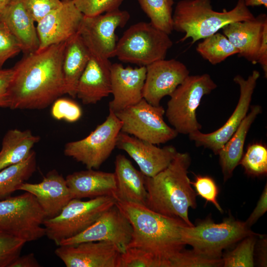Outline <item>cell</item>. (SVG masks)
Returning a JSON list of instances; mask_svg holds the SVG:
<instances>
[{
  "label": "cell",
  "instance_id": "cell-37",
  "mask_svg": "<svg viewBox=\"0 0 267 267\" xmlns=\"http://www.w3.org/2000/svg\"><path fill=\"white\" fill-rule=\"evenodd\" d=\"M82 114L80 106L75 101L68 98H57L53 102L51 108V115L54 119L69 123L78 121Z\"/></svg>",
  "mask_w": 267,
  "mask_h": 267
},
{
  "label": "cell",
  "instance_id": "cell-10",
  "mask_svg": "<svg viewBox=\"0 0 267 267\" xmlns=\"http://www.w3.org/2000/svg\"><path fill=\"white\" fill-rule=\"evenodd\" d=\"M165 112L162 106L153 105L142 98L115 113L122 122L121 132L157 145L165 143L178 135L164 121Z\"/></svg>",
  "mask_w": 267,
  "mask_h": 267
},
{
  "label": "cell",
  "instance_id": "cell-28",
  "mask_svg": "<svg viewBox=\"0 0 267 267\" xmlns=\"http://www.w3.org/2000/svg\"><path fill=\"white\" fill-rule=\"evenodd\" d=\"M40 137L30 130H8L4 134L0 150V171L26 159Z\"/></svg>",
  "mask_w": 267,
  "mask_h": 267
},
{
  "label": "cell",
  "instance_id": "cell-21",
  "mask_svg": "<svg viewBox=\"0 0 267 267\" xmlns=\"http://www.w3.org/2000/svg\"><path fill=\"white\" fill-rule=\"evenodd\" d=\"M266 26L267 15L261 13L252 19L229 23L222 30L223 34L239 51L238 55L256 64Z\"/></svg>",
  "mask_w": 267,
  "mask_h": 267
},
{
  "label": "cell",
  "instance_id": "cell-20",
  "mask_svg": "<svg viewBox=\"0 0 267 267\" xmlns=\"http://www.w3.org/2000/svg\"><path fill=\"white\" fill-rule=\"evenodd\" d=\"M19 190L28 192L35 197L46 218L58 215L72 199L65 178L55 170L49 171L39 183H23Z\"/></svg>",
  "mask_w": 267,
  "mask_h": 267
},
{
  "label": "cell",
  "instance_id": "cell-44",
  "mask_svg": "<svg viewBox=\"0 0 267 267\" xmlns=\"http://www.w3.org/2000/svg\"><path fill=\"white\" fill-rule=\"evenodd\" d=\"M257 63H259L267 77V26L264 29L262 43L259 50Z\"/></svg>",
  "mask_w": 267,
  "mask_h": 267
},
{
  "label": "cell",
  "instance_id": "cell-42",
  "mask_svg": "<svg viewBox=\"0 0 267 267\" xmlns=\"http://www.w3.org/2000/svg\"><path fill=\"white\" fill-rule=\"evenodd\" d=\"M13 68L0 69V107L9 108V89L13 77Z\"/></svg>",
  "mask_w": 267,
  "mask_h": 267
},
{
  "label": "cell",
  "instance_id": "cell-43",
  "mask_svg": "<svg viewBox=\"0 0 267 267\" xmlns=\"http://www.w3.org/2000/svg\"><path fill=\"white\" fill-rule=\"evenodd\" d=\"M267 211V185L266 184L264 189L257 204V206L246 222V225L252 226L258 219Z\"/></svg>",
  "mask_w": 267,
  "mask_h": 267
},
{
  "label": "cell",
  "instance_id": "cell-39",
  "mask_svg": "<svg viewBox=\"0 0 267 267\" xmlns=\"http://www.w3.org/2000/svg\"><path fill=\"white\" fill-rule=\"evenodd\" d=\"M191 184L195 189L196 194L204 199L206 202L212 203L221 213L223 210L219 204L217 197L219 189L215 180L208 176H197Z\"/></svg>",
  "mask_w": 267,
  "mask_h": 267
},
{
  "label": "cell",
  "instance_id": "cell-23",
  "mask_svg": "<svg viewBox=\"0 0 267 267\" xmlns=\"http://www.w3.org/2000/svg\"><path fill=\"white\" fill-rule=\"evenodd\" d=\"M0 22L18 41L24 54L39 49L40 43L35 21L25 8L23 0H12L0 9Z\"/></svg>",
  "mask_w": 267,
  "mask_h": 267
},
{
  "label": "cell",
  "instance_id": "cell-35",
  "mask_svg": "<svg viewBox=\"0 0 267 267\" xmlns=\"http://www.w3.org/2000/svg\"><path fill=\"white\" fill-rule=\"evenodd\" d=\"M171 267H222V259L208 257L194 250L183 249L171 261Z\"/></svg>",
  "mask_w": 267,
  "mask_h": 267
},
{
  "label": "cell",
  "instance_id": "cell-19",
  "mask_svg": "<svg viewBox=\"0 0 267 267\" xmlns=\"http://www.w3.org/2000/svg\"><path fill=\"white\" fill-rule=\"evenodd\" d=\"M145 66L124 67L120 63L111 66V94L109 110L116 113L134 105L143 98L146 77Z\"/></svg>",
  "mask_w": 267,
  "mask_h": 267
},
{
  "label": "cell",
  "instance_id": "cell-47",
  "mask_svg": "<svg viewBox=\"0 0 267 267\" xmlns=\"http://www.w3.org/2000/svg\"><path fill=\"white\" fill-rule=\"evenodd\" d=\"M244 1L247 7L263 5L266 8L267 7V0H244Z\"/></svg>",
  "mask_w": 267,
  "mask_h": 267
},
{
  "label": "cell",
  "instance_id": "cell-12",
  "mask_svg": "<svg viewBox=\"0 0 267 267\" xmlns=\"http://www.w3.org/2000/svg\"><path fill=\"white\" fill-rule=\"evenodd\" d=\"M130 18L126 10L118 9L94 16H84L79 34L91 55L109 59L115 57L116 30Z\"/></svg>",
  "mask_w": 267,
  "mask_h": 267
},
{
  "label": "cell",
  "instance_id": "cell-22",
  "mask_svg": "<svg viewBox=\"0 0 267 267\" xmlns=\"http://www.w3.org/2000/svg\"><path fill=\"white\" fill-rule=\"evenodd\" d=\"M111 64L109 59L91 54L76 89V97L83 104H95L111 94Z\"/></svg>",
  "mask_w": 267,
  "mask_h": 267
},
{
  "label": "cell",
  "instance_id": "cell-8",
  "mask_svg": "<svg viewBox=\"0 0 267 267\" xmlns=\"http://www.w3.org/2000/svg\"><path fill=\"white\" fill-rule=\"evenodd\" d=\"M111 196H100L88 201L72 199L60 213L52 218H45L43 225L45 235L57 246L65 239L84 231L106 210L115 205Z\"/></svg>",
  "mask_w": 267,
  "mask_h": 267
},
{
  "label": "cell",
  "instance_id": "cell-4",
  "mask_svg": "<svg viewBox=\"0 0 267 267\" xmlns=\"http://www.w3.org/2000/svg\"><path fill=\"white\" fill-rule=\"evenodd\" d=\"M255 17L244 0H238L232 9L221 12L213 9L211 0H180L173 13V30L184 34L179 42L191 38L193 44L218 32L229 23Z\"/></svg>",
  "mask_w": 267,
  "mask_h": 267
},
{
  "label": "cell",
  "instance_id": "cell-13",
  "mask_svg": "<svg viewBox=\"0 0 267 267\" xmlns=\"http://www.w3.org/2000/svg\"><path fill=\"white\" fill-rule=\"evenodd\" d=\"M260 76V72L255 70L246 79L240 75L234 77L233 81L240 89L239 98L234 111L224 124L215 131L205 134L198 131L188 134L196 146H203L218 154L247 115Z\"/></svg>",
  "mask_w": 267,
  "mask_h": 267
},
{
  "label": "cell",
  "instance_id": "cell-5",
  "mask_svg": "<svg viewBox=\"0 0 267 267\" xmlns=\"http://www.w3.org/2000/svg\"><path fill=\"white\" fill-rule=\"evenodd\" d=\"M257 234L250 230L245 222L232 217L218 223L208 218L195 225H184L180 228L181 239L185 245H189L195 252L215 259L222 258L224 249Z\"/></svg>",
  "mask_w": 267,
  "mask_h": 267
},
{
  "label": "cell",
  "instance_id": "cell-7",
  "mask_svg": "<svg viewBox=\"0 0 267 267\" xmlns=\"http://www.w3.org/2000/svg\"><path fill=\"white\" fill-rule=\"evenodd\" d=\"M172 45L169 35L150 22H139L128 28L118 40L115 56L122 62L146 67L165 59Z\"/></svg>",
  "mask_w": 267,
  "mask_h": 267
},
{
  "label": "cell",
  "instance_id": "cell-40",
  "mask_svg": "<svg viewBox=\"0 0 267 267\" xmlns=\"http://www.w3.org/2000/svg\"><path fill=\"white\" fill-rule=\"evenodd\" d=\"M20 44L5 25L0 22V69L4 63L20 52Z\"/></svg>",
  "mask_w": 267,
  "mask_h": 267
},
{
  "label": "cell",
  "instance_id": "cell-11",
  "mask_svg": "<svg viewBox=\"0 0 267 267\" xmlns=\"http://www.w3.org/2000/svg\"><path fill=\"white\" fill-rule=\"evenodd\" d=\"M121 127V121L114 112L109 110L106 120L88 136L67 143L64 153L88 169H98L116 147Z\"/></svg>",
  "mask_w": 267,
  "mask_h": 267
},
{
  "label": "cell",
  "instance_id": "cell-45",
  "mask_svg": "<svg viewBox=\"0 0 267 267\" xmlns=\"http://www.w3.org/2000/svg\"><path fill=\"white\" fill-rule=\"evenodd\" d=\"M40 264L34 253L22 256L20 255L10 265L9 267H39Z\"/></svg>",
  "mask_w": 267,
  "mask_h": 267
},
{
  "label": "cell",
  "instance_id": "cell-32",
  "mask_svg": "<svg viewBox=\"0 0 267 267\" xmlns=\"http://www.w3.org/2000/svg\"><path fill=\"white\" fill-rule=\"evenodd\" d=\"M259 235H251L243 239L234 250L222 258V267H254V252L257 241L256 237Z\"/></svg>",
  "mask_w": 267,
  "mask_h": 267
},
{
  "label": "cell",
  "instance_id": "cell-26",
  "mask_svg": "<svg viewBox=\"0 0 267 267\" xmlns=\"http://www.w3.org/2000/svg\"><path fill=\"white\" fill-rule=\"evenodd\" d=\"M91 56V53L79 33L66 42L63 61L62 72L66 94L76 97L79 80Z\"/></svg>",
  "mask_w": 267,
  "mask_h": 267
},
{
  "label": "cell",
  "instance_id": "cell-46",
  "mask_svg": "<svg viewBox=\"0 0 267 267\" xmlns=\"http://www.w3.org/2000/svg\"><path fill=\"white\" fill-rule=\"evenodd\" d=\"M259 253L260 265L267 266V239L263 238L259 244Z\"/></svg>",
  "mask_w": 267,
  "mask_h": 267
},
{
  "label": "cell",
  "instance_id": "cell-48",
  "mask_svg": "<svg viewBox=\"0 0 267 267\" xmlns=\"http://www.w3.org/2000/svg\"><path fill=\"white\" fill-rule=\"evenodd\" d=\"M12 0H0V9L8 4Z\"/></svg>",
  "mask_w": 267,
  "mask_h": 267
},
{
  "label": "cell",
  "instance_id": "cell-25",
  "mask_svg": "<svg viewBox=\"0 0 267 267\" xmlns=\"http://www.w3.org/2000/svg\"><path fill=\"white\" fill-rule=\"evenodd\" d=\"M114 174L116 181L115 198L117 201L145 206L147 191L145 176L122 154L116 156Z\"/></svg>",
  "mask_w": 267,
  "mask_h": 267
},
{
  "label": "cell",
  "instance_id": "cell-14",
  "mask_svg": "<svg viewBox=\"0 0 267 267\" xmlns=\"http://www.w3.org/2000/svg\"><path fill=\"white\" fill-rule=\"evenodd\" d=\"M132 233L130 222L115 205L104 212L84 231L61 241L59 246L85 242L108 241L115 244L123 252L131 240Z\"/></svg>",
  "mask_w": 267,
  "mask_h": 267
},
{
  "label": "cell",
  "instance_id": "cell-30",
  "mask_svg": "<svg viewBox=\"0 0 267 267\" xmlns=\"http://www.w3.org/2000/svg\"><path fill=\"white\" fill-rule=\"evenodd\" d=\"M199 42L196 50L204 59L216 65L235 54L239 51L223 34L217 32Z\"/></svg>",
  "mask_w": 267,
  "mask_h": 267
},
{
  "label": "cell",
  "instance_id": "cell-1",
  "mask_svg": "<svg viewBox=\"0 0 267 267\" xmlns=\"http://www.w3.org/2000/svg\"><path fill=\"white\" fill-rule=\"evenodd\" d=\"M66 42L25 54L12 68L9 95L11 109H43L66 89L62 61Z\"/></svg>",
  "mask_w": 267,
  "mask_h": 267
},
{
  "label": "cell",
  "instance_id": "cell-18",
  "mask_svg": "<svg viewBox=\"0 0 267 267\" xmlns=\"http://www.w3.org/2000/svg\"><path fill=\"white\" fill-rule=\"evenodd\" d=\"M58 246L55 254L67 267H116L122 253L115 244L108 241Z\"/></svg>",
  "mask_w": 267,
  "mask_h": 267
},
{
  "label": "cell",
  "instance_id": "cell-15",
  "mask_svg": "<svg viewBox=\"0 0 267 267\" xmlns=\"http://www.w3.org/2000/svg\"><path fill=\"white\" fill-rule=\"evenodd\" d=\"M84 16L73 0H61L58 7L37 23L38 50L66 42L78 33Z\"/></svg>",
  "mask_w": 267,
  "mask_h": 267
},
{
  "label": "cell",
  "instance_id": "cell-33",
  "mask_svg": "<svg viewBox=\"0 0 267 267\" xmlns=\"http://www.w3.org/2000/svg\"><path fill=\"white\" fill-rule=\"evenodd\" d=\"M116 267H171V266L169 263L145 250L127 247L120 254Z\"/></svg>",
  "mask_w": 267,
  "mask_h": 267
},
{
  "label": "cell",
  "instance_id": "cell-34",
  "mask_svg": "<svg viewBox=\"0 0 267 267\" xmlns=\"http://www.w3.org/2000/svg\"><path fill=\"white\" fill-rule=\"evenodd\" d=\"M245 173L252 176H260L267 173V149L261 143L250 145L239 164Z\"/></svg>",
  "mask_w": 267,
  "mask_h": 267
},
{
  "label": "cell",
  "instance_id": "cell-31",
  "mask_svg": "<svg viewBox=\"0 0 267 267\" xmlns=\"http://www.w3.org/2000/svg\"><path fill=\"white\" fill-rule=\"evenodd\" d=\"M137 0L153 26L168 35L172 33L174 0Z\"/></svg>",
  "mask_w": 267,
  "mask_h": 267
},
{
  "label": "cell",
  "instance_id": "cell-6",
  "mask_svg": "<svg viewBox=\"0 0 267 267\" xmlns=\"http://www.w3.org/2000/svg\"><path fill=\"white\" fill-rule=\"evenodd\" d=\"M217 88L211 76L189 75L170 95L165 114L178 134H189L202 128L196 117V110L204 95Z\"/></svg>",
  "mask_w": 267,
  "mask_h": 267
},
{
  "label": "cell",
  "instance_id": "cell-29",
  "mask_svg": "<svg viewBox=\"0 0 267 267\" xmlns=\"http://www.w3.org/2000/svg\"><path fill=\"white\" fill-rule=\"evenodd\" d=\"M36 167V154L32 150L24 160L0 170V200L10 197L12 193L19 190L20 186L33 175Z\"/></svg>",
  "mask_w": 267,
  "mask_h": 267
},
{
  "label": "cell",
  "instance_id": "cell-16",
  "mask_svg": "<svg viewBox=\"0 0 267 267\" xmlns=\"http://www.w3.org/2000/svg\"><path fill=\"white\" fill-rule=\"evenodd\" d=\"M146 68L143 98L154 106L160 105L162 98L170 96L189 75L186 66L175 59L158 60Z\"/></svg>",
  "mask_w": 267,
  "mask_h": 267
},
{
  "label": "cell",
  "instance_id": "cell-27",
  "mask_svg": "<svg viewBox=\"0 0 267 267\" xmlns=\"http://www.w3.org/2000/svg\"><path fill=\"white\" fill-rule=\"evenodd\" d=\"M262 111L260 105L251 106L250 112L247 114L236 131L219 151L218 155L220 157L224 181L232 177L234 169L239 165L243 156L247 134L252 124Z\"/></svg>",
  "mask_w": 267,
  "mask_h": 267
},
{
  "label": "cell",
  "instance_id": "cell-17",
  "mask_svg": "<svg viewBox=\"0 0 267 267\" xmlns=\"http://www.w3.org/2000/svg\"><path fill=\"white\" fill-rule=\"evenodd\" d=\"M116 147L125 151L147 177H153L165 169L178 152L173 145L160 148L122 132L118 135Z\"/></svg>",
  "mask_w": 267,
  "mask_h": 267
},
{
  "label": "cell",
  "instance_id": "cell-24",
  "mask_svg": "<svg viewBox=\"0 0 267 267\" xmlns=\"http://www.w3.org/2000/svg\"><path fill=\"white\" fill-rule=\"evenodd\" d=\"M65 179L72 199L105 196L115 198L116 181L114 173L87 169L69 174Z\"/></svg>",
  "mask_w": 267,
  "mask_h": 267
},
{
  "label": "cell",
  "instance_id": "cell-36",
  "mask_svg": "<svg viewBox=\"0 0 267 267\" xmlns=\"http://www.w3.org/2000/svg\"><path fill=\"white\" fill-rule=\"evenodd\" d=\"M25 243L0 229V267H9L20 255Z\"/></svg>",
  "mask_w": 267,
  "mask_h": 267
},
{
  "label": "cell",
  "instance_id": "cell-9",
  "mask_svg": "<svg viewBox=\"0 0 267 267\" xmlns=\"http://www.w3.org/2000/svg\"><path fill=\"white\" fill-rule=\"evenodd\" d=\"M44 213L35 197L22 194L0 200V229L27 242L45 235Z\"/></svg>",
  "mask_w": 267,
  "mask_h": 267
},
{
  "label": "cell",
  "instance_id": "cell-3",
  "mask_svg": "<svg viewBox=\"0 0 267 267\" xmlns=\"http://www.w3.org/2000/svg\"><path fill=\"white\" fill-rule=\"evenodd\" d=\"M115 205L128 219L133 228L127 247L150 252L169 263L171 267V261L184 249L180 228L187 224L179 219L161 215L144 205L118 201Z\"/></svg>",
  "mask_w": 267,
  "mask_h": 267
},
{
  "label": "cell",
  "instance_id": "cell-41",
  "mask_svg": "<svg viewBox=\"0 0 267 267\" xmlns=\"http://www.w3.org/2000/svg\"><path fill=\"white\" fill-rule=\"evenodd\" d=\"M24 5L35 22L38 23L58 7L61 0H23Z\"/></svg>",
  "mask_w": 267,
  "mask_h": 267
},
{
  "label": "cell",
  "instance_id": "cell-2",
  "mask_svg": "<svg viewBox=\"0 0 267 267\" xmlns=\"http://www.w3.org/2000/svg\"><path fill=\"white\" fill-rule=\"evenodd\" d=\"M190 164L189 153L178 152L165 169L153 177H145V206L161 215L179 219L192 226L188 210L196 208L197 194L188 176Z\"/></svg>",
  "mask_w": 267,
  "mask_h": 267
},
{
  "label": "cell",
  "instance_id": "cell-38",
  "mask_svg": "<svg viewBox=\"0 0 267 267\" xmlns=\"http://www.w3.org/2000/svg\"><path fill=\"white\" fill-rule=\"evenodd\" d=\"M85 16L91 17L118 9L124 0H73Z\"/></svg>",
  "mask_w": 267,
  "mask_h": 267
}]
</instances>
